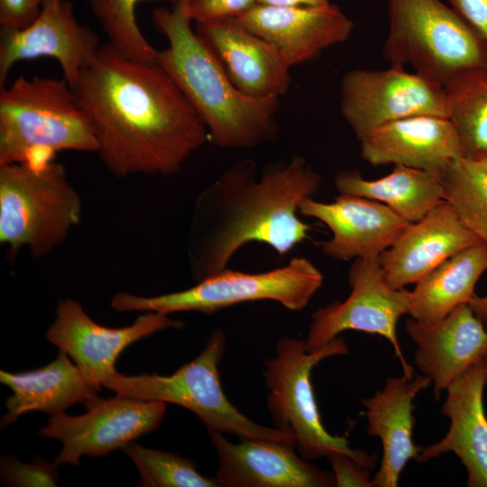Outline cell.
<instances>
[{
    "instance_id": "1",
    "label": "cell",
    "mask_w": 487,
    "mask_h": 487,
    "mask_svg": "<svg viewBox=\"0 0 487 487\" xmlns=\"http://www.w3.org/2000/svg\"><path fill=\"white\" fill-rule=\"evenodd\" d=\"M88 117L96 153L116 177L171 175L209 139L207 129L157 62L100 45L70 86Z\"/></svg>"
},
{
    "instance_id": "30",
    "label": "cell",
    "mask_w": 487,
    "mask_h": 487,
    "mask_svg": "<svg viewBox=\"0 0 487 487\" xmlns=\"http://www.w3.org/2000/svg\"><path fill=\"white\" fill-rule=\"evenodd\" d=\"M141 1L143 0H89V6L108 43L116 51L133 60L157 62L159 51L143 36L136 21V6Z\"/></svg>"
},
{
    "instance_id": "33",
    "label": "cell",
    "mask_w": 487,
    "mask_h": 487,
    "mask_svg": "<svg viewBox=\"0 0 487 487\" xmlns=\"http://www.w3.org/2000/svg\"><path fill=\"white\" fill-rule=\"evenodd\" d=\"M333 469L337 487H372L369 468L352 457L338 452H332L326 457Z\"/></svg>"
},
{
    "instance_id": "16",
    "label": "cell",
    "mask_w": 487,
    "mask_h": 487,
    "mask_svg": "<svg viewBox=\"0 0 487 487\" xmlns=\"http://www.w3.org/2000/svg\"><path fill=\"white\" fill-rule=\"evenodd\" d=\"M299 213L330 229L332 237L320 243L321 250L339 261L379 256L410 224L383 203L347 194L330 203L305 198Z\"/></svg>"
},
{
    "instance_id": "10",
    "label": "cell",
    "mask_w": 487,
    "mask_h": 487,
    "mask_svg": "<svg viewBox=\"0 0 487 487\" xmlns=\"http://www.w3.org/2000/svg\"><path fill=\"white\" fill-rule=\"evenodd\" d=\"M379 256L355 259L348 272L349 296L313 312L305 340L308 352H315L347 330L383 336L394 349L403 375L412 378L397 336L401 316L409 313V290L394 289L386 281Z\"/></svg>"
},
{
    "instance_id": "7",
    "label": "cell",
    "mask_w": 487,
    "mask_h": 487,
    "mask_svg": "<svg viewBox=\"0 0 487 487\" xmlns=\"http://www.w3.org/2000/svg\"><path fill=\"white\" fill-rule=\"evenodd\" d=\"M225 345V333L216 329L200 354L174 373L124 375L116 372L105 380L103 386L118 395L182 406L193 412L209 433L286 442L295 446L291 435L254 422L228 400L218 372Z\"/></svg>"
},
{
    "instance_id": "22",
    "label": "cell",
    "mask_w": 487,
    "mask_h": 487,
    "mask_svg": "<svg viewBox=\"0 0 487 487\" xmlns=\"http://www.w3.org/2000/svg\"><path fill=\"white\" fill-rule=\"evenodd\" d=\"M484 386V367L479 361L447 387L442 412L450 418L449 430L441 440L422 449L417 460L427 462L453 452L466 469L469 487H487Z\"/></svg>"
},
{
    "instance_id": "32",
    "label": "cell",
    "mask_w": 487,
    "mask_h": 487,
    "mask_svg": "<svg viewBox=\"0 0 487 487\" xmlns=\"http://www.w3.org/2000/svg\"><path fill=\"white\" fill-rule=\"evenodd\" d=\"M186 11L197 24L239 18L258 5L257 0H183Z\"/></svg>"
},
{
    "instance_id": "27",
    "label": "cell",
    "mask_w": 487,
    "mask_h": 487,
    "mask_svg": "<svg viewBox=\"0 0 487 487\" xmlns=\"http://www.w3.org/2000/svg\"><path fill=\"white\" fill-rule=\"evenodd\" d=\"M443 87L463 157L476 161L487 153V66L462 71Z\"/></svg>"
},
{
    "instance_id": "17",
    "label": "cell",
    "mask_w": 487,
    "mask_h": 487,
    "mask_svg": "<svg viewBox=\"0 0 487 487\" xmlns=\"http://www.w3.org/2000/svg\"><path fill=\"white\" fill-rule=\"evenodd\" d=\"M196 32L244 94L280 98L288 92L291 67L274 44L251 32L239 18L197 24Z\"/></svg>"
},
{
    "instance_id": "29",
    "label": "cell",
    "mask_w": 487,
    "mask_h": 487,
    "mask_svg": "<svg viewBox=\"0 0 487 487\" xmlns=\"http://www.w3.org/2000/svg\"><path fill=\"white\" fill-rule=\"evenodd\" d=\"M121 450L136 466L141 487H218L215 478L202 475L196 463L178 454L144 447L132 441Z\"/></svg>"
},
{
    "instance_id": "13",
    "label": "cell",
    "mask_w": 487,
    "mask_h": 487,
    "mask_svg": "<svg viewBox=\"0 0 487 487\" xmlns=\"http://www.w3.org/2000/svg\"><path fill=\"white\" fill-rule=\"evenodd\" d=\"M55 315L46 339L69 354L96 391L116 372L115 361L127 346L157 332L184 326L169 315L145 312L130 326L107 327L95 322L80 303L69 297L58 301Z\"/></svg>"
},
{
    "instance_id": "39",
    "label": "cell",
    "mask_w": 487,
    "mask_h": 487,
    "mask_svg": "<svg viewBox=\"0 0 487 487\" xmlns=\"http://www.w3.org/2000/svg\"><path fill=\"white\" fill-rule=\"evenodd\" d=\"M481 361L484 367V383H485V386H487V351L482 356Z\"/></svg>"
},
{
    "instance_id": "38",
    "label": "cell",
    "mask_w": 487,
    "mask_h": 487,
    "mask_svg": "<svg viewBox=\"0 0 487 487\" xmlns=\"http://www.w3.org/2000/svg\"><path fill=\"white\" fill-rule=\"evenodd\" d=\"M476 161L487 172V153L476 160Z\"/></svg>"
},
{
    "instance_id": "12",
    "label": "cell",
    "mask_w": 487,
    "mask_h": 487,
    "mask_svg": "<svg viewBox=\"0 0 487 487\" xmlns=\"http://www.w3.org/2000/svg\"><path fill=\"white\" fill-rule=\"evenodd\" d=\"M165 413L164 402L116 394L102 399L83 415L69 416L62 412L50 416L39 435L61 443L62 448L54 460L58 465H79L83 455H106L155 430Z\"/></svg>"
},
{
    "instance_id": "19",
    "label": "cell",
    "mask_w": 487,
    "mask_h": 487,
    "mask_svg": "<svg viewBox=\"0 0 487 487\" xmlns=\"http://www.w3.org/2000/svg\"><path fill=\"white\" fill-rule=\"evenodd\" d=\"M479 241L445 200L419 221L410 223L378 259L388 284L402 289Z\"/></svg>"
},
{
    "instance_id": "25",
    "label": "cell",
    "mask_w": 487,
    "mask_h": 487,
    "mask_svg": "<svg viewBox=\"0 0 487 487\" xmlns=\"http://www.w3.org/2000/svg\"><path fill=\"white\" fill-rule=\"evenodd\" d=\"M487 270V244L479 241L458 252L416 282L409 292L411 318L433 325L457 307L467 304Z\"/></svg>"
},
{
    "instance_id": "11",
    "label": "cell",
    "mask_w": 487,
    "mask_h": 487,
    "mask_svg": "<svg viewBox=\"0 0 487 487\" xmlns=\"http://www.w3.org/2000/svg\"><path fill=\"white\" fill-rule=\"evenodd\" d=\"M340 112L359 141L402 118L419 115L447 117L442 86L391 65L345 73L341 81Z\"/></svg>"
},
{
    "instance_id": "15",
    "label": "cell",
    "mask_w": 487,
    "mask_h": 487,
    "mask_svg": "<svg viewBox=\"0 0 487 487\" xmlns=\"http://www.w3.org/2000/svg\"><path fill=\"white\" fill-rule=\"evenodd\" d=\"M217 453L218 487H332L333 473L323 471L295 452L292 444L243 438L233 443L210 432Z\"/></svg>"
},
{
    "instance_id": "24",
    "label": "cell",
    "mask_w": 487,
    "mask_h": 487,
    "mask_svg": "<svg viewBox=\"0 0 487 487\" xmlns=\"http://www.w3.org/2000/svg\"><path fill=\"white\" fill-rule=\"evenodd\" d=\"M71 360L60 350L57 357L41 368L17 373L1 370L0 382L13 391L5 400L7 411L1 418V429L30 411L54 416L77 403L89 409L100 402L98 391L89 386Z\"/></svg>"
},
{
    "instance_id": "26",
    "label": "cell",
    "mask_w": 487,
    "mask_h": 487,
    "mask_svg": "<svg viewBox=\"0 0 487 487\" xmlns=\"http://www.w3.org/2000/svg\"><path fill=\"white\" fill-rule=\"evenodd\" d=\"M340 194L362 197L385 204L409 223L422 219L445 201L441 170L394 165L392 171L377 179L345 170L335 178Z\"/></svg>"
},
{
    "instance_id": "2",
    "label": "cell",
    "mask_w": 487,
    "mask_h": 487,
    "mask_svg": "<svg viewBox=\"0 0 487 487\" xmlns=\"http://www.w3.org/2000/svg\"><path fill=\"white\" fill-rule=\"evenodd\" d=\"M322 184L308 161L293 155L261 172L250 159L223 171L197 197L188 257L196 282L224 271L240 248L265 244L278 254L308 237L310 226L298 216L302 200Z\"/></svg>"
},
{
    "instance_id": "20",
    "label": "cell",
    "mask_w": 487,
    "mask_h": 487,
    "mask_svg": "<svg viewBox=\"0 0 487 487\" xmlns=\"http://www.w3.org/2000/svg\"><path fill=\"white\" fill-rule=\"evenodd\" d=\"M405 328L417 346L415 363L431 380L436 399L487 351V329L468 304L433 325L409 318Z\"/></svg>"
},
{
    "instance_id": "37",
    "label": "cell",
    "mask_w": 487,
    "mask_h": 487,
    "mask_svg": "<svg viewBox=\"0 0 487 487\" xmlns=\"http://www.w3.org/2000/svg\"><path fill=\"white\" fill-rule=\"evenodd\" d=\"M485 243L487 244V241ZM467 304L487 329V295L483 297L474 295Z\"/></svg>"
},
{
    "instance_id": "34",
    "label": "cell",
    "mask_w": 487,
    "mask_h": 487,
    "mask_svg": "<svg viewBox=\"0 0 487 487\" xmlns=\"http://www.w3.org/2000/svg\"><path fill=\"white\" fill-rule=\"evenodd\" d=\"M44 0H0V28L21 29L39 14Z\"/></svg>"
},
{
    "instance_id": "31",
    "label": "cell",
    "mask_w": 487,
    "mask_h": 487,
    "mask_svg": "<svg viewBox=\"0 0 487 487\" xmlns=\"http://www.w3.org/2000/svg\"><path fill=\"white\" fill-rule=\"evenodd\" d=\"M58 464L36 455L30 463H23L14 455L1 458V482L13 487L56 486Z\"/></svg>"
},
{
    "instance_id": "36",
    "label": "cell",
    "mask_w": 487,
    "mask_h": 487,
    "mask_svg": "<svg viewBox=\"0 0 487 487\" xmlns=\"http://www.w3.org/2000/svg\"><path fill=\"white\" fill-rule=\"evenodd\" d=\"M258 5L269 6H320L330 4V0H257Z\"/></svg>"
},
{
    "instance_id": "28",
    "label": "cell",
    "mask_w": 487,
    "mask_h": 487,
    "mask_svg": "<svg viewBox=\"0 0 487 487\" xmlns=\"http://www.w3.org/2000/svg\"><path fill=\"white\" fill-rule=\"evenodd\" d=\"M441 179L444 199L466 228L487 241V172L462 156L441 170Z\"/></svg>"
},
{
    "instance_id": "3",
    "label": "cell",
    "mask_w": 487,
    "mask_h": 487,
    "mask_svg": "<svg viewBox=\"0 0 487 487\" xmlns=\"http://www.w3.org/2000/svg\"><path fill=\"white\" fill-rule=\"evenodd\" d=\"M168 40L157 63L168 73L205 124L209 139L223 149H251L278 134L280 98L241 92L208 45L191 28L183 0L152 13Z\"/></svg>"
},
{
    "instance_id": "6",
    "label": "cell",
    "mask_w": 487,
    "mask_h": 487,
    "mask_svg": "<svg viewBox=\"0 0 487 487\" xmlns=\"http://www.w3.org/2000/svg\"><path fill=\"white\" fill-rule=\"evenodd\" d=\"M382 54L391 66L444 87L456 74L487 66V43L441 0H387Z\"/></svg>"
},
{
    "instance_id": "35",
    "label": "cell",
    "mask_w": 487,
    "mask_h": 487,
    "mask_svg": "<svg viewBox=\"0 0 487 487\" xmlns=\"http://www.w3.org/2000/svg\"><path fill=\"white\" fill-rule=\"evenodd\" d=\"M448 2L487 43V0H448Z\"/></svg>"
},
{
    "instance_id": "8",
    "label": "cell",
    "mask_w": 487,
    "mask_h": 487,
    "mask_svg": "<svg viewBox=\"0 0 487 487\" xmlns=\"http://www.w3.org/2000/svg\"><path fill=\"white\" fill-rule=\"evenodd\" d=\"M345 340L336 337L324 347L308 352L305 340L282 336L275 354L264 363L262 376L268 390L267 406L275 427L291 435L298 454L308 461L345 454L370 470L377 455L353 449L345 436H333L324 427L311 383V372L322 360L347 354Z\"/></svg>"
},
{
    "instance_id": "18",
    "label": "cell",
    "mask_w": 487,
    "mask_h": 487,
    "mask_svg": "<svg viewBox=\"0 0 487 487\" xmlns=\"http://www.w3.org/2000/svg\"><path fill=\"white\" fill-rule=\"evenodd\" d=\"M239 20L274 44L290 67L308 62L325 50L345 42L354 29L353 21L332 3L320 6L257 5Z\"/></svg>"
},
{
    "instance_id": "21",
    "label": "cell",
    "mask_w": 487,
    "mask_h": 487,
    "mask_svg": "<svg viewBox=\"0 0 487 487\" xmlns=\"http://www.w3.org/2000/svg\"><path fill=\"white\" fill-rule=\"evenodd\" d=\"M360 142L361 156L372 166L394 164L442 170L463 156L452 123L439 115H419L393 121Z\"/></svg>"
},
{
    "instance_id": "4",
    "label": "cell",
    "mask_w": 487,
    "mask_h": 487,
    "mask_svg": "<svg viewBox=\"0 0 487 487\" xmlns=\"http://www.w3.org/2000/svg\"><path fill=\"white\" fill-rule=\"evenodd\" d=\"M97 148L91 123L64 78L20 76L0 87V166Z\"/></svg>"
},
{
    "instance_id": "14",
    "label": "cell",
    "mask_w": 487,
    "mask_h": 487,
    "mask_svg": "<svg viewBox=\"0 0 487 487\" xmlns=\"http://www.w3.org/2000/svg\"><path fill=\"white\" fill-rule=\"evenodd\" d=\"M99 47L94 31L76 18L71 1L44 0L29 25L0 29V87L15 63L41 57L55 59L72 86Z\"/></svg>"
},
{
    "instance_id": "5",
    "label": "cell",
    "mask_w": 487,
    "mask_h": 487,
    "mask_svg": "<svg viewBox=\"0 0 487 487\" xmlns=\"http://www.w3.org/2000/svg\"><path fill=\"white\" fill-rule=\"evenodd\" d=\"M82 200L65 167L51 160L0 166V243L14 259L27 247L41 259L80 221Z\"/></svg>"
},
{
    "instance_id": "23",
    "label": "cell",
    "mask_w": 487,
    "mask_h": 487,
    "mask_svg": "<svg viewBox=\"0 0 487 487\" xmlns=\"http://www.w3.org/2000/svg\"><path fill=\"white\" fill-rule=\"evenodd\" d=\"M431 380L426 375L410 379L389 377L384 388L362 400L367 418V433L378 436L382 446L381 466L374 478L376 487L398 486L400 473L410 459L418 460L421 446L413 443L415 423L413 400Z\"/></svg>"
},
{
    "instance_id": "9",
    "label": "cell",
    "mask_w": 487,
    "mask_h": 487,
    "mask_svg": "<svg viewBox=\"0 0 487 487\" xmlns=\"http://www.w3.org/2000/svg\"><path fill=\"white\" fill-rule=\"evenodd\" d=\"M322 272L305 257H294L262 272L225 269L184 290L143 297L118 292L111 307L117 312L143 311L170 315L196 311L213 314L244 302L273 300L289 310L304 308L323 284Z\"/></svg>"
}]
</instances>
